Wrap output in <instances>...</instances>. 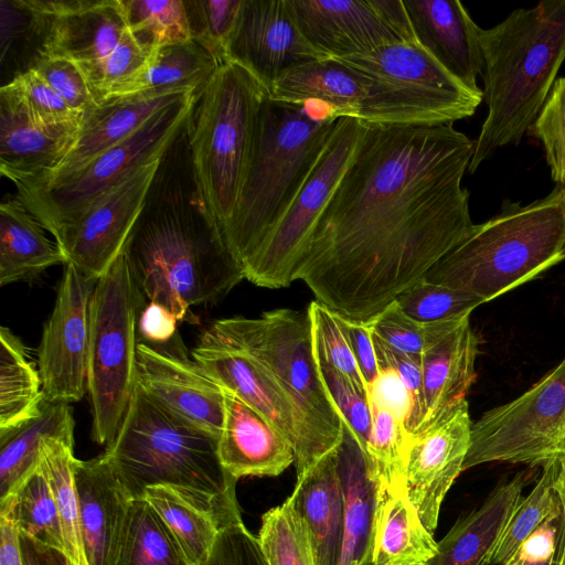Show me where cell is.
Masks as SVG:
<instances>
[{
  "instance_id": "obj_1",
  "label": "cell",
  "mask_w": 565,
  "mask_h": 565,
  "mask_svg": "<svg viewBox=\"0 0 565 565\" xmlns=\"http://www.w3.org/2000/svg\"><path fill=\"white\" fill-rule=\"evenodd\" d=\"M473 148L452 124L364 122L295 280L342 317L377 316L475 228L461 184Z\"/></svg>"
},
{
  "instance_id": "obj_2",
  "label": "cell",
  "mask_w": 565,
  "mask_h": 565,
  "mask_svg": "<svg viewBox=\"0 0 565 565\" xmlns=\"http://www.w3.org/2000/svg\"><path fill=\"white\" fill-rule=\"evenodd\" d=\"M189 119L161 156L122 249L145 301L164 306L178 321L245 278L200 188Z\"/></svg>"
},
{
  "instance_id": "obj_3",
  "label": "cell",
  "mask_w": 565,
  "mask_h": 565,
  "mask_svg": "<svg viewBox=\"0 0 565 565\" xmlns=\"http://www.w3.org/2000/svg\"><path fill=\"white\" fill-rule=\"evenodd\" d=\"M217 440L136 383L119 430L104 454L131 500L143 499L149 487H169L222 527L241 520V513L237 480L223 468Z\"/></svg>"
},
{
  "instance_id": "obj_4",
  "label": "cell",
  "mask_w": 565,
  "mask_h": 565,
  "mask_svg": "<svg viewBox=\"0 0 565 565\" xmlns=\"http://www.w3.org/2000/svg\"><path fill=\"white\" fill-rule=\"evenodd\" d=\"M487 117L468 171L518 145L539 116L565 61V0H544L512 11L479 30Z\"/></svg>"
},
{
  "instance_id": "obj_5",
  "label": "cell",
  "mask_w": 565,
  "mask_h": 565,
  "mask_svg": "<svg viewBox=\"0 0 565 565\" xmlns=\"http://www.w3.org/2000/svg\"><path fill=\"white\" fill-rule=\"evenodd\" d=\"M565 259V188L522 205L503 201L423 277L488 302Z\"/></svg>"
},
{
  "instance_id": "obj_6",
  "label": "cell",
  "mask_w": 565,
  "mask_h": 565,
  "mask_svg": "<svg viewBox=\"0 0 565 565\" xmlns=\"http://www.w3.org/2000/svg\"><path fill=\"white\" fill-rule=\"evenodd\" d=\"M337 120L313 119L300 104L264 100L238 201L222 231L242 267L294 202Z\"/></svg>"
},
{
  "instance_id": "obj_7",
  "label": "cell",
  "mask_w": 565,
  "mask_h": 565,
  "mask_svg": "<svg viewBox=\"0 0 565 565\" xmlns=\"http://www.w3.org/2000/svg\"><path fill=\"white\" fill-rule=\"evenodd\" d=\"M266 88L245 68L222 64L189 119L198 181L221 231L236 207Z\"/></svg>"
},
{
  "instance_id": "obj_8",
  "label": "cell",
  "mask_w": 565,
  "mask_h": 565,
  "mask_svg": "<svg viewBox=\"0 0 565 565\" xmlns=\"http://www.w3.org/2000/svg\"><path fill=\"white\" fill-rule=\"evenodd\" d=\"M268 97L287 104L321 102L337 118L382 126L454 124L472 116L482 100L390 83L334 58L290 68L274 82Z\"/></svg>"
},
{
  "instance_id": "obj_9",
  "label": "cell",
  "mask_w": 565,
  "mask_h": 565,
  "mask_svg": "<svg viewBox=\"0 0 565 565\" xmlns=\"http://www.w3.org/2000/svg\"><path fill=\"white\" fill-rule=\"evenodd\" d=\"M203 332L263 364L300 414L320 457L338 446L344 423L323 383L307 310L220 319Z\"/></svg>"
},
{
  "instance_id": "obj_10",
  "label": "cell",
  "mask_w": 565,
  "mask_h": 565,
  "mask_svg": "<svg viewBox=\"0 0 565 565\" xmlns=\"http://www.w3.org/2000/svg\"><path fill=\"white\" fill-rule=\"evenodd\" d=\"M146 301L121 253L96 282L90 301L87 392L93 439L109 445L136 385L137 321Z\"/></svg>"
},
{
  "instance_id": "obj_11",
  "label": "cell",
  "mask_w": 565,
  "mask_h": 565,
  "mask_svg": "<svg viewBox=\"0 0 565 565\" xmlns=\"http://www.w3.org/2000/svg\"><path fill=\"white\" fill-rule=\"evenodd\" d=\"M201 95L188 93L156 114L134 135L70 173L53 179L12 180L15 196L55 238L99 195L162 156Z\"/></svg>"
},
{
  "instance_id": "obj_12",
  "label": "cell",
  "mask_w": 565,
  "mask_h": 565,
  "mask_svg": "<svg viewBox=\"0 0 565 565\" xmlns=\"http://www.w3.org/2000/svg\"><path fill=\"white\" fill-rule=\"evenodd\" d=\"M565 458V358L519 397L472 423L463 471L489 462L541 467Z\"/></svg>"
},
{
  "instance_id": "obj_13",
  "label": "cell",
  "mask_w": 565,
  "mask_h": 565,
  "mask_svg": "<svg viewBox=\"0 0 565 565\" xmlns=\"http://www.w3.org/2000/svg\"><path fill=\"white\" fill-rule=\"evenodd\" d=\"M364 122L338 118L333 131L291 205L244 265L245 279L256 286L278 289L294 280L309 235L348 167Z\"/></svg>"
},
{
  "instance_id": "obj_14",
  "label": "cell",
  "mask_w": 565,
  "mask_h": 565,
  "mask_svg": "<svg viewBox=\"0 0 565 565\" xmlns=\"http://www.w3.org/2000/svg\"><path fill=\"white\" fill-rule=\"evenodd\" d=\"M14 1L38 43L34 61L42 55L74 61L95 97L103 64L128 28L121 0Z\"/></svg>"
},
{
  "instance_id": "obj_15",
  "label": "cell",
  "mask_w": 565,
  "mask_h": 565,
  "mask_svg": "<svg viewBox=\"0 0 565 565\" xmlns=\"http://www.w3.org/2000/svg\"><path fill=\"white\" fill-rule=\"evenodd\" d=\"M96 282L72 264H64L54 308L38 350L46 402L71 404L87 391L90 301Z\"/></svg>"
},
{
  "instance_id": "obj_16",
  "label": "cell",
  "mask_w": 565,
  "mask_h": 565,
  "mask_svg": "<svg viewBox=\"0 0 565 565\" xmlns=\"http://www.w3.org/2000/svg\"><path fill=\"white\" fill-rule=\"evenodd\" d=\"M305 38L329 58L417 41L403 0H287Z\"/></svg>"
},
{
  "instance_id": "obj_17",
  "label": "cell",
  "mask_w": 565,
  "mask_h": 565,
  "mask_svg": "<svg viewBox=\"0 0 565 565\" xmlns=\"http://www.w3.org/2000/svg\"><path fill=\"white\" fill-rule=\"evenodd\" d=\"M160 159L141 166L108 189L58 233L55 243L65 264L95 280L107 273L122 253Z\"/></svg>"
},
{
  "instance_id": "obj_18",
  "label": "cell",
  "mask_w": 565,
  "mask_h": 565,
  "mask_svg": "<svg viewBox=\"0 0 565 565\" xmlns=\"http://www.w3.org/2000/svg\"><path fill=\"white\" fill-rule=\"evenodd\" d=\"M191 355L213 381L237 395L284 436L294 450L297 476L321 458L294 404L252 355L204 332Z\"/></svg>"
},
{
  "instance_id": "obj_19",
  "label": "cell",
  "mask_w": 565,
  "mask_h": 565,
  "mask_svg": "<svg viewBox=\"0 0 565 565\" xmlns=\"http://www.w3.org/2000/svg\"><path fill=\"white\" fill-rule=\"evenodd\" d=\"M471 426L465 397L441 409L420 430L407 436V495L430 533L438 525L440 507L447 492L463 471Z\"/></svg>"
},
{
  "instance_id": "obj_20",
  "label": "cell",
  "mask_w": 565,
  "mask_h": 565,
  "mask_svg": "<svg viewBox=\"0 0 565 565\" xmlns=\"http://www.w3.org/2000/svg\"><path fill=\"white\" fill-rule=\"evenodd\" d=\"M327 58L305 38L287 0L242 1L226 61L249 72L267 92L290 68Z\"/></svg>"
},
{
  "instance_id": "obj_21",
  "label": "cell",
  "mask_w": 565,
  "mask_h": 565,
  "mask_svg": "<svg viewBox=\"0 0 565 565\" xmlns=\"http://www.w3.org/2000/svg\"><path fill=\"white\" fill-rule=\"evenodd\" d=\"M136 383L153 399L182 418L220 436L224 392L188 358L179 335L162 345L137 342Z\"/></svg>"
},
{
  "instance_id": "obj_22",
  "label": "cell",
  "mask_w": 565,
  "mask_h": 565,
  "mask_svg": "<svg viewBox=\"0 0 565 565\" xmlns=\"http://www.w3.org/2000/svg\"><path fill=\"white\" fill-rule=\"evenodd\" d=\"M191 92L194 90L148 92L103 98L84 114L74 142L53 169L20 178L53 179L81 168L134 135L156 114Z\"/></svg>"
},
{
  "instance_id": "obj_23",
  "label": "cell",
  "mask_w": 565,
  "mask_h": 565,
  "mask_svg": "<svg viewBox=\"0 0 565 565\" xmlns=\"http://www.w3.org/2000/svg\"><path fill=\"white\" fill-rule=\"evenodd\" d=\"M75 486L87 564L115 565L132 500L105 454L77 459Z\"/></svg>"
},
{
  "instance_id": "obj_24",
  "label": "cell",
  "mask_w": 565,
  "mask_h": 565,
  "mask_svg": "<svg viewBox=\"0 0 565 565\" xmlns=\"http://www.w3.org/2000/svg\"><path fill=\"white\" fill-rule=\"evenodd\" d=\"M417 42L473 92L483 61L478 26L458 0H403Z\"/></svg>"
},
{
  "instance_id": "obj_25",
  "label": "cell",
  "mask_w": 565,
  "mask_h": 565,
  "mask_svg": "<svg viewBox=\"0 0 565 565\" xmlns=\"http://www.w3.org/2000/svg\"><path fill=\"white\" fill-rule=\"evenodd\" d=\"M223 392L224 420L217 440L223 468L236 480L246 476H279L295 462L290 444L237 395L225 388Z\"/></svg>"
},
{
  "instance_id": "obj_26",
  "label": "cell",
  "mask_w": 565,
  "mask_h": 565,
  "mask_svg": "<svg viewBox=\"0 0 565 565\" xmlns=\"http://www.w3.org/2000/svg\"><path fill=\"white\" fill-rule=\"evenodd\" d=\"M535 468L500 482L479 508L460 516L437 542L438 552L427 565H490L505 525L523 499L525 488L535 479Z\"/></svg>"
},
{
  "instance_id": "obj_27",
  "label": "cell",
  "mask_w": 565,
  "mask_h": 565,
  "mask_svg": "<svg viewBox=\"0 0 565 565\" xmlns=\"http://www.w3.org/2000/svg\"><path fill=\"white\" fill-rule=\"evenodd\" d=\"M79 126L35 121L9 90L0 88V172L9 180L53 169L74 142Z\"/></svg>"
},
{
  "instance_id": "obj_28",
  "label": "cell",
  "mask_w": 565,
  "mask_h": 565,
  "mask_svg": "<svg viewBox=\"0 0 565 565\" xmlns=\"http://www.w3.org/2000/svg\"><path fill=\"white\" fill-rule=\"evenodd\" d=\"M288 499L307 529L316 565H339L343 544L344 499L337 447L297 476Z\"/></svg>"
},
{
  "instance_id": "obj_29",
  "label": "cell",
  "mask_w": 565,
  "mask_h": 565,
  "mask_svg": "<svg viewBox=\"0 0 565 565\" xmlns=\"http://www.w3.org/2000/svg\"><path fill=\"white\" fill-rule=\"evenodd\" d=\"M479 342L470 316H466L455 320L422 354L423 403L415 433L441 409L466 397L477 380Z\"/></svg>"
},
{
  "instance_id": "obj_30",
  "label": "cell",
  "mask_w": 565,
  "mask_h": 565,
  "mask_svg": "<svg viewBox=\"0 0 565 565\" xmlns=\"http://www.w3.org/2000/svg\"><path fill=\"white\" fill-rule=\"evenodd\" d=\"M337 458L344 499L339 565H372L377 484L370 458L345 425L337 446Z\"/></svg>"
},
{
  "instance_id": "obj_31",
  "label": "cell",
  "mask_w": 565,
  "mask_h": 565,
  "mask_svg": "<svg viewBox=\"0 0 565 565\" xmlns=\"http://www.w3.org/2000/svg\"><path fill=\"white\" fill-rule=\"evenodd\" d=\"M71 404L44 401L41 413L6 431H0V502L15 493L40 466L47 440L74 441Z\"/></svg>"
},
{
  "instance_id": "obj_32",
  "label": "cell",
  "mask_w": 565,
  "mask_h": 565,
  "mask_svg": "<svg viewBox=\"0 0 565 565\" xmlns=\"http://www.w3.org/2000/svg\"><path fill=\"white\" fill-rule=\"evenodd\" d=\"M437 552L406 486L377 493L372 565H427Z\"/></svg>"
},
{
  "instance_id": "obj_33",
  "label": "cell",
  "mask_w": 565,
  "mask_h": 565,
  "mask_svg": "<svg viewBox=\"0 0 565 565\" xmlns=\"http://www.w3.org/2000/svg\"><path fill=\"white\" fill-rule=\"evenodd\" d=\"M338 60L380 79L434 93L482 97L450 74L417 41L397 42Z\"/></svg>"
},
{
  "instance_id": "obj_34",
  "label": "cell",
  "mask_w": 565,
  "mask_h": 565,
  "mask_svg": "<svg viewBox=\"0 0 565 565\" xmlns=\"http://www.w3.org/2000/svg\"><path fill=\"white\" fill-rule=\"evenodd\" d=\"M23 203L11 196L0 204V285L36 278L49 267L65 264L56 243Z\"/></svg>"
},
{
  "instance_id": "obj_35",
  "label": "cell",
  "mask_w": 565,
  "mask_h": 565,
  "mask_svg": "<svg viewBox=\"0 0 565 565\" xmlns=\"http://www.w3.org/2000/svg\"><path fill=\"white\" fill-rule=\"evenodd\" d=\"M220 66L216 58L193 40L168 44L151 55L137 76L115 87L103 98L169 90L202 94Z\"/></svg>"
},
{
  "instance_id": "obj_36",
  "label": "cell",
  "mask_w": 565,
  "mask_h": 565,
  "mask_svg": "<svg viewBox=\"0 0 565 565\" xmlns=\"http://www.w3.org/2000/svg\"><path fill=\"white\" fill-rule=\"evenodd\" d=\"M44 402L39 369L21 339L0 328V431L12 429L41 413Z\"/></svg>"
},
{
  "instance_id": "obj_37",
  "label": "cell",
  "mask_w": 565,
  "mask_h": 565,
  "mask_svg": "<svg viewBox=\"0 0 565 565\" xmlns=\"http://www.w3.org/2000/svg\"><path fill=\"white\" fill-rule=\"evenodd\" d=\"M115 565H190L169 527L145 499L129 507Z\"/></svg>"
},
{
  "instance_id": "obj_38",
  "label": "cell",
  "mask_w": 565,
  "mask_h": 565,
  "mask_svg": "<svg viewBox=\"0 0 565 565\" xmlns=\"http://www.w3.org/2000/svg\"><path fill=\"white\" fill-rule=\"evenodd\" d=\"M542 472L527 495L513 511L495 545L490 565L505 561L557 508L565 477V458L544 462Z\"/></svg>"
},
{
  "instance_id": "obj_39",
  "label": "cell",
  "mask_w": 565,
  "mask_h": 565,
  "mask_svg": "<svg viewBox=\"0 0 565 565\" xmlns=\"http://www.w3.org/2000/svg\"><path fill=\"white\" fill-rule=\"evenodd\" d=\"M0 516L19 532L65 553L57 505L41 463L13 495L0 502Z\"/></svg>"
},
{
  "instance_id": "obj_40",
  "label": "cell",
  "mask_w": 565,
  "mask_h": 565,
  "mask_svg": "<svg viewBox=\"0 0 565 565\" xmlns=\"http://www.w3.org/2000/svg\"><path fill=\"white\" fill-rule=\"evenodd\" d=\"M143 499L169 527L189 564L201 565L218 533L216 520L169 487H149Z\"/></svg>"
},
{
  "instance_id": "obj_41",
  "label": "cell",
  "mask_w": 565,
  "mask_h": 565,
  "mask_svg": "<svg viewBox=\"0 0 565 565\" xmlns=\"http://www.w3.org/2000/svg\"><path fill=\"white\" fill-rule=\"evenodd\" d=\"M76 461L73 444L47 440L42 448L41 465L47 476L57 505L65 554L74 565H88L79 525L75 486Z\"/></svg>"
},
{
  "instance_id": "obj_42",
  "label": "cell",
  "mask_w": 565,
  "mask_h": 565,
  "mask_svg": "<svg viewBox=\"0 0 565 565\" xmlns=\"http://www.w3.org/2000/svg\"><path fill=\"white\" fill-rule=\"evenodd\" d=\"M372 431L367 455L377 493L406 486L405 460L407 435L403 418L383 398L369 394Z\"/></svg>"
},
{
  "instance_id": "obj_43",
  "label": "cell",
  "mask_w": 565,
  "mask_h": 565,
  "mask_svg": "<svg viewBox=\"0 0 565 565\" xmlns=\"http://www.w3.org/2000/svg\"><path fill=\"white\" fill-rule=\"evenodd\" d=\"M128 29L150 54L191 40L183 0H121Z\"/></svg>"
},
{
  "instance_id": "obj_44",
  "label": "cell",
  "mask_w": 565,
  "mask_h": 565,
  "mask_svg": "<svg viewBox=\"0 0 565 565\" xmlns=\"http://www.w3.org/2000/svg\"><path fill=\"white\" fill-rule=\"evenodd\" d=\"M258 540L270 565H316L307 529L289 499L263 514Z\"/></svg>"
},
{
  "instance_id": "obj_45",
  "label": "cell",
  "mask_w": 565,
  "mask_h": 565,
  "mask_svg": "<svg viewBox=\"0 0 565 565\" xmlns=\"http://www.w3.org/2000/svg\"><path fill=\"white\" fill-rule=\"evenodd\" d=\"M409 317L422 322L470 316L484 301L465 291L422 278L394 300Z\"/></svg>"
},
{
  "instance_id": "obj_46",
  "label": "cell",
  "mask_w": 565,
  "mask_h": 565,
  "mask_svg": "<svg viewBox=\"0 0 565 565\" xmlns=\"http://www.w3.org/2000/svg\"><path fill=\"white\" fill-rule=\"evenodd\" d=\"M307 312L317 358L342 373L369 395V387L355 361L341 316L316 299L308 305Z\"/></svg>"
},
{
  "instance_id": "obj_47",
  "label": "cell",
  "mask_w": 565,
  "mask_h": 565,
  "mask_svg": "<svg viewBox=\"0 0 565 565\" xmlns=\"http://www.w3.org/2000/svg\"><path fill=\"white\" fill-rule=\"evenodd\" d=\"M243 0H183L191 40L210 52L220 65L227 63L226 49Z\"/></svg>"
},
{
  "instance_id": "obj_48",
  "label": "cell",
  "mask_w": 565,
  "mask_h": 565,
  "mask_svg": "<svg viewBox=\"0 0 565 565\" xmlns=\"http://www.w3.org/2000/svg\"><path fill=\"white\" fill-rule=\"evenodd\" d=\"M455 320L457 319L422 322L406 315L398 305L393 301L369 321L373 334L388 348L405 354L422 356L425 350L428 349Z\"/></svg>"
},
{
  "instance_id": "obj_49",
  "label": "cell",
  "mask_w": 565,
  "mask_h": 565,
  "mask_svg": "<svg viewBox=\"0 0 565 565\" xmlns=\"http://www.w3.org/2000/svg\"><path fill=\"white\" fill-rule=\"evenodd\" d=\"M14 95L32 119L51 126H81L84 114L72 109L33 68L18 73L2 85Z\"/></svg>"
},
{
  "instance_id": "obj_50",
  "label": "cell",
  "mask_w": 565,
  "mask_h": 565,
  "mask_svg": "<svg viewBox=\"0 0 565 565\" xmlns=\"http://www.w3.org/2000/svg\"><path fill=\"white\" fill-rule=\"evenodd\" d=\"M527 132L543 146L552 180L565 188V76L556 78Z\"/></svg>"
},
{
  "instance_id": "obj_51",
  "label": "cell",
  "mask_w": 565,
  "mask_h": 565,
  "mask_svg": "<svg viewBox=\"0 0 565 565\" xmlns=\"http://www.w3.org/2000/svg\"><path fill=\"white\" fill-rule=\"evenodd\" d=\"M317 360L323 383L344 425L369 457L367 450L372 431V409L369 395L331 365L319 358Z\"/></svg>"
},
{
  "instance_id": "obj_52",
  "label": "cell",
  "mask_w": 565,
  "mask_h": 565,
  "mask_svg": "<svg viewBox=\"0 0 565 565\" xmlns=\"http://www.w3.org/2000/svg\"><path fill=\"white\" fill-rule=\"evenodd\" d=\"M498 565H565V477L554 512Z\"/></svg>"
},
{
  "instance_id": "obj_53",
  "label": "cell",
  "mask_w": 565,
  "mask_h": 565,
  "mask_svg": "<svg viewBox=\"0 0 565 565\" xmlns=\"http://www.w3.org/2000/svg\"><path fill=\"white\" fill-rule=\"evenodd\" d=\"M46 83L74 110L85 114L96 105L89 83L81 66L61 56L42 55L32 64Z\"/></svg>"
},
{
  "instance_id": "obj_54",
  "label": "cell",
  "mask_w": 565,
  "mask_h": 565,
  "mask_svg": "<svg viewBox=\"0 0 565 565\" xmlns=\"http://www.w3.org/2000/svg\"><path fill=\"white\" fill-rule=\"evenodd\" d=\"M373 341L380 369L394 374L405 391L407 413L404 427L406 435L409 436L417 430L422 413L423 375L420 356L395 351L374 334Z\"/></svg>"
},
{
  "instance_id": "obj_55",
  "label": "cell",
  "mask_w": 565,
  "mask_h": 565,
  "mask_svg": "<svg viewBox=\"0 0 565 565\" xmlns=\"http://www.w3.org/2000/svg\"><path fill=\"white\" fill-rule=\"evenodd\" d=\"M201 565H270L258 537L242 519L220 527L206 559Z\"/></svg>"
},
{
  "instance_id": "obj_56",
  "label": "cell",
  "mask_w": 565,
  "mask_h": 565,
  "mask_svg": "<svg viewBox=\"0 0 565 565\" xmlns=\"http://www.w3.org/2000/svg\"><path fill=\"white\" fill-rule=\"evenodd\" d=\"M148 53L127 28L120 41L104 62L95 99L99 102L115 87L137 76L150 61Z\"/></svg>"
},
{
  "instance_id": "obj_57",
  "label": "cell",
  "mask_w": 565,
  "mask_h": 565,
  "mask_svg": "<svg viewBox=\"0 0 565 565\" xmlns=\"http://www.w3.org/2000/svg\"><path fill=\"white\" fill-rule=\"evenodd\" d=\"M341 318L355 361L370 392L381 376L370 321L351 320L342 316Z\"/></svg>"
},
{
  "instance_id": "obj_58",
  "label": "cell",
  "mask_w": 565,
  "mask_h": 565,
  "mask_svg": "<svg viewBox=\"0 0 565 565\" xmlns=\"http://www.w3.org/2000/svg\"><path fill=\"white\" fill-rule=\"evenodd\" d=\"M175 316L164 306L146 302L137 321V331L142 342L162 345L172 341L177 335Z\"/></svg>"
},
{
  "instance_id": "obj_59",
  "label": "cell",
  "mask_w": 565,
  "mask_h": 565,
  "mask_svg": "<svg viewBox=\"0 0 565 565\" xmlns=\"http://www.w3.org/2000/svg\"><path fill=\"white\" fill-rule=\"evenodd\" d=\"M23 565H74L67 555L22 532H19Z\"/></svg>"
},
{
  "instance_id": "obj_60",
  "label": "cell",
  "mask_w": 565,
  "mask_h": 565,
  "mask_svg": "<svg viewBox=\"0 0 565 565\" xmlns=\"http://www.w3.org/2000/svg\"><path fill=\"white\" fill-rule=\"evenodd\" d=\"M0 565H23L18 527L0 516Z\"/></svg>"
}]
</instances>
